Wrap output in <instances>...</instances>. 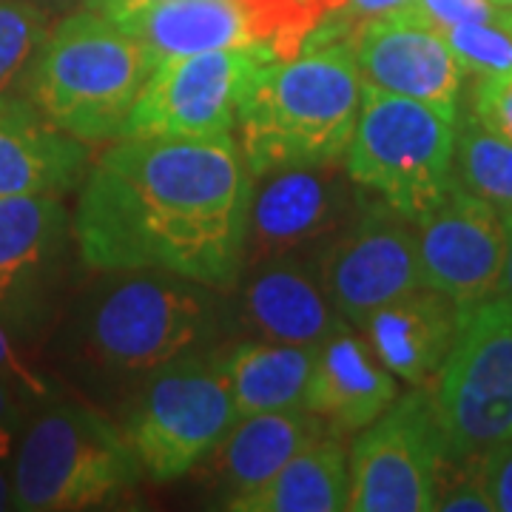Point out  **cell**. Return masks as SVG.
<instances>
[{
  "label": "cell",
  "mask_w": 512,
  "mask_h": 512,
  "mask_svg": "<svg viewBox=\"0 0 512 512\" xmlns=\"http://www.w3.org/2000/svg\"><path fill=\"white\" fill-rule=\"evenodd\" d=\"M254 177L231 137L123 134L86 171L72 234L89 271H165L214 291L245 265Z\"/></svg>",
  "instance_id": "6da1fadb"
},
{
  "label": "cell",
  "mask_w": 512,
  "mask_h": 512,
  "mask_svg": "<svg viewBox=\"0 0 512 512\" xmlns=\"http://www.w3.org/2000/svg\"><path fill=\"white\" fill-rule=\"evenodd\" d=\"M228 316L214 288L165 271H103L72 305L60 348L94 390L143 384L211 342Z\"/></svg>",
  "instance_id": "7a4b0ae2"
},
{
  "label": "cell",
  "mask_w": 512,
  "mask_h": 512,
  "mask_svg": "<svg viewBox=\"0 0 512 512\" xmlns=\"http://www.w3.org/2000/svg\"><path fill=\"white\" fill-rule=\"evenodd\" d=\"M362 109V77L350 43L265 60L239 109V151L262 180L293 165L342 160Z\"/></svg>",
  "instance_id": "3957f363"
},
{
  "label": "cell",
  "mask_w": 512,
  "mask_h": 512,
  "mask_svg": "<svg viewBox=\"0 0 512 512\" xmlns=\"http://www.w3.org/2000/svg\"><path fill=\"white\" fill-rule=\"evenodd\" d=\"M157 66L146 43L92 9L52 23L23 94L86 146L126 134L128 114Z\"/></svg>",
  "instance_id": "277c9868"
},
{
  "label": "cell",
  "mask_w": 512,
  "mask_h": 512,
  "mask_svg": "<svg viewBox=\"0 0 512 512\" xmlns=\"http://www.w3.org/2000/svg\"><path fill=\"white\" fill-rule=\"evenodd\" d=\"M143 476L123 427L89 404L52 399L26 421L15 447L12 510H92Z\"/></svg>",
  "instance_id": "5b68a950"
},
{
  "label": "cell",
  "mask_w": 512,
  "mask_h": 512,
  "mask_svg": "<svg viewBox=\"0 0 512 512\" xmlns=\"http://www.w3.org/2000/svg\"><path fill=\"white\" fill-rule=\"evenodd\" d=\"M456 123V111L362 86L342 163L365 194L416 222L453 185Z\"/></svg>",
  "instance_id": "8992f818"
},
{
  "label": "cell",
  "mask_w": 512,
  "mask_h": 512,
  "mask_svg": "<svg viewBox=\"0 0 512 512\" xmlns=\"http://www.w3.org/2000/svg\"><path fill=\"white\" fill-rule=\"evenodd\" d=\"M237 421L220 353L194 350L140 384L123 430L143 473L174 481L211 456Z\"/></svg>",
  "instance_id": "52a82bcc"
},
{
  "label": "cell",
  "mask_w": 512,
  "mask_h": 512,
  "mask_svg": "<svg viewBox=\"0 0 512 512\" xmlns=\"http://www.w3.org/2000/svg\"><path fill=\"white\" fill-rule=\"evenodd\" d=\"M430 396L450 461L512 439V302L490 296L461 313Z\"/></svg>",
  "instance_id": "ba28073f"
},
{
  "label": "cell",
  "mask_w": 512,
  "mask_h": 512,
  "mask_svg": "<svg viewBox=\"0 0 512 512\" xmlns=\"http://www.w3.org/2000/svg\"><path fill=\"white\" fill-rule=\"evenodd\" d=\"M444 436L433 396L416 387L359 430L348 456L353 512L436 510Z\"/></svg>",
  "instance_id": "9c48e42d"
},
{
  "label": "cell",
  "mask_w": 512,
  "mask_h": 512,
  "mask_svg": "<svg viewBox=\"0 0 512 512\" xmlns=\"http://www.w3.org/2000/svg\"><path fill=\"white\" fill-rule=\"evenodd\" d=\"M342 160L282 168L254 188L242 271L276 259H316L365 208Z\"/></svg>",
  "instance_id": "30bf717a"
},
{
  "label": "cell",
  "mask_w": 512,
  "mask_h": 512,
  "mask_svg": "<svg viewBox=\"0 0 512 512\" xmlns=\"http://www.w3.org/2000/svg\"><path fill=\"white\" fill-rule=\"evenodd\" d=\"M265 60L271 57L256 46L157 60L128 114L126 134L174 140L231 137L248 83Z\"/></svg>",
  "instance_id": "8fae6325"
},
{
  "label": "cell",
  "mask_w": 512,
  "mask_h": 512,
  "mask_svg": "<svg viewBox=\"0 0 512 512\" xmlns=\"http://www.w3.org/2000/svg\"><path fill=\"white\" fill-rule=\"evenodd\" d=\"M72 251L63 197H0V322L23 345L55 319Z\"/></svg>",
  "instance_id": "7c38bea8"
},
{
  "label": "cell",
  "mask_w": 512,
  "mask_h": 512,
  "mask_svg": "<svg viewBox=\"0 0 512 512\" xmlns=\"http://www.w3.org/2000/svg\"><path fill=\"white\" fill-rule=\"evenodd\" d=\"M316 274L339 316L353 328L387 302L424 285L416 222L382 200H367L359 217L316 256Z\"/></svg>",
  "instance_id": "4fadbf2b"
},
{
  "label": "cell",
  "mask_w": 512,
  "mask_h": 512,
  "mask_svg": "<svg viewBox=\"0 0 512 512\" xmlns=\"http://www.w3.org/2000/svg\"><path fill=\"white\" fill-rule=\"evenodd\" d=\"M424 285L458 302L464 311L498 291L507 231L490 202L450 185L416 220Z\"/></svg>",
  "instance_id": "5bb4252c"
},
{
  "label": "cell",
  "mask_w": 512,
  "mask_h": 512,
  "mask_svg": "<svg viewBox=\"0 0 512 512\" xmlns=\"http://www.w3.org/2000/svg\"><path fill=\"white\" fill-rule=\"evenodd\" d=\"M350 46L365 89L458 114L464 69L444 35L421 20L410 3L365 20Z\"/></svg>",
  "instance_id": "9a60e30c"
},
{
  "label": "cell",
  "mask_w": 512,
  "mask_h": 512,
  "mask_svg": "<svg viewBox=\"0 0 512 512\" xmlns=\"http://www.w3.org/2000/svg\"><path fill=\"white\" fill-rule=\"evenodd\" d=\"M248 274L234 319L239 330L259 342L319 348L345 322L333 308L316 274V259H276L242 271Z\"/></svg>",
  "instance_id": "2e32d148"
},
{
  "label": "cell",
  "mask_w": 512,
  "mask_h": 512,
  "mask_svg": "<svg viewBox=\"0 0 512 512\" xmlns=\"http://www.w3.org/2000/svg\"><path fill=\"white\" fill-rule=\"evenodd\" d=\"M89 165V146L26 94L0 97V197H66Z\"/></svg>",
  "instance_id": "e0dca14e"
},
{
  "label": "cell",
  "mask_w": 512,
  "mask_h": 512,
  "mask_svg": "<svg viewBox=\"0 0 512 512\" xmlns=\"http://www.w3.org/2000/svg\"><path fill=\"white\" fill-rule=\"evenodd\" d=\"M464 308L441 291L421 285L387 302L367 319L365 339L393 376L413 387L436 382L456 345Z\"/></svg>",
  "instance_id": "ac0fdd59"
},
{
  "label": "cell",
  "mask_w": 512,
  "mask_h": 512,
  "mask_svg": "<svg viewBox=\"0 0 512 512\" xmlns=\"http://www.w3.org/2000/svg\"><path fill=\"white\" fill-rule=\"evenodd\" d=\"M396 396V376L376 359L353 325L336 330L319 345L305 407L328 424L333 436L359 433L379 419Z\"/></svg>",
  "instance_id": "d6986e66"
},
{
  "label": "cell",
  "mask_w": 512,
  "mask_h": 512,
  "mask_svg": "<svg viewBox=\"0 0 512 512\" xmlns=\"http://www.w3.org/2000/svg\"><path fill=\"white\" fill-rule=\"evenodd\" d=\"M328 433V424L308 407L239 416L231 433L205 458L211 461V470L225 490L222 504L271 481L299 450Z\"/></svg>",
  "instance_id": "ffe728a7"
},
{
  "label": "cell",
  "mask_w": 512,
  "mask_h": 512,
  "mask_svg": "<svg viewBox=\"0 0 512 512\" xmlns=\"http://www.w3.org/2000/svg\"><path fill=\"white\" fill-rule=\"evenodd\" d=\"M319 348L242 339L220 353L239 416L305 407Z\"/></svg>",
  "instance_id": "44dd1931"
},
{
  "label": "cell",
  "mask_w": 512,
  "mask_h": 512,
  "mask_svg": "<svg viewBox=\"0 0 512 512\" xmlns=\"http://www.w3.org/2000/svg\"><path fill=\"white\" fill-rule=\"evenodd\" d=\"M348 453L336 436L308 444L251 493L228 498L222 510L234 512H339L348 510Z\"/></svg>",
  "instance_id": "7402d4cb"
},
{
  "label": "cell",
  "mask_w": 512,
  "mask_h": 512,
  "mask_svg": "<svg viewBox=\"0 0 512 512\" xmlns=\"http://www.w3.org/2000/svg\"><path fill=\"white\" fill-rule=\"evenodd\" d=\"M157 60L251 46L237 0H168L123 26Z\"/></svg>",
  "instance_id": "603a6c76"
},
{
  "label": "cell",
  "mask_w": 512,
  "mask_h": 512,
  "mask_svg": "<svg viewBox=\"0 0 512 512\" xmlns=\"http://www.w3.org/2000/svg\"><path fill=\"white\" fill-rule=\"evenodd\" d=\"M251 46L271 60L308 52L316 32L348 9V0H237Z\"/></svg>",
  "instance_id": "cb8c5ba5"
},
{
  "label": "cell",
  "mask_w": 512,
  "mask_h": 512,
  "mask_svg": "<svg viewBox=\"0 0 512 512\" xmlns=\"http://www.w3.org/2000/svg\"><path fill=\"white\" fill-rule=\"evenodd\" d=\"M453 183L490 202L501 217L512 214V143L473 117L456 123Z\"/></svg>",
  "instance_id": "d4e9b609"
},
{
  "label": "cell",
  "mask_w": 512,
  "mask_h": 512,
  "mask_svg": "<svg viewBox=\"0 0 512 512\" xmlns=\"http://www.w3.org/2000/svg\"><path fill=\"white\" fill-rule=\"evenodd\" d=\"M52 23L35 0H0V97L23 94Z\"/></svg>",
  "instance_id": "484cf974"
},
{
  "label": "cell",
  "mask_w": 512,
  "mask_h": 512,
  "mask_svg": "<svg viewBox=\"0 0 512 512\" xmlns=\"http://www.w3.org/2000/svg\"><path fill=\"white\" fill-rule=\"evenodd\" d=\"M464 72L478 77L512 69V37L498 20L458 23L441 32Z\"/></svg>",
  "instance_id": "4316f807"
},
{
  "label": "cell",
  "mask_w": 512,
  "mask_h": 512,
  "mask_svg": "<svg viewBox=\"0 0 512 512\" xmlns=\"http://www.w3.org/2000/svg\"><path fill=\"white\" fill-rule=\"evenodd\" d=\"M26 348L29 345H23L18 336L0 322V382L9 384L32 407L52 402L57 399L55 384L26 356Z\"/></svg>",
  "instance_id": "83f0119b"
},
{
  "label": "cell",
  "mask_w": 512,
  "mask_h": 512,
  "mask_svg": "<svg viewBox=\"0 0 512 512\" xmlns=\"http://www.w3.org/2000/svg\"><path fill=\"white\" fill-rule=\"evenodd\" d=\"M470 117L478 126L493 131L512 143V69L498 74H484L473 92Z\"/></svg>",
  "instance_id": "f1b7e54d"
},
{
  "label": "cell",
  "mask_w": 512,
  "mask_h": 512,
  "mask_svg": "<svg viewBox=\"0 0 512 512\" xmlns=\"http://www.w3.org/2000/svg\"><path fill=\"white\" fill-rule=\"evenodd\" d=\"M410 9L430 26H436L439 32L458 23L498 20V12H501V6H495L493 0H410Z\"/></svg>",
  "instance_id": "f546056e"
},
{
  "label": "cell",
  "mask_w": 512,
  "mask_h": 512,
  "mask_svg": "<svg viewBox=\"0 0 512 512\" xmlns=\"http://www.w3.org/2000/svg\"><path fill=\"white\" fill-rule=\"evenodd\" d=\"M476 458L487 493L493 498V507L501 512H512V439L495 444Z\"/></svg>",
  "instance_id": "4dcf8cb0"
},
{
  "label": "cell",
  "mask_w": 512,
  "mask_h": 512,
  "mask_svg": "<svg viewBox=\"0 0 512 512\" xmlns=\"http://www.w3.org/2000/svg\"><path fill=\"white\" fill-rule=\"evenodd\" d=\"M32 404L26 402L20 393H15L6 382H0V461L9 458L18 447L23 427L29 421Z\"/></svg>",
  "instance_id": "1f68e13d"
},
{
  "label": "cell",
  "mask_w": 512,
  "mask_h": 512,
  "mask_svg": "<svg viewBox=\"0 0 512 512\" xmlns=\"http://www.w3.org/2000/svg\"><path fill=\"white\" fill-rule=\"evenodd\" d=\"M163 3H168V0H83L86 9L100 12V15H106L120 26L134 23L140 15H146L154 6H163Z\"/></svg>",
  "instance_id": "d6a6232c"
},
{
  "label": "cell",
  "mask_w": 512,
  "mask_h": 512,
  "mask_svg": "<svg viewBox=\"0 0 512 512\" xmlns=\"http://www.w3.org/2000/svg\"><path fill=\"white\" fill-rule=\"evenodd\" d=\"M404 3H410V0H348V18H353L356 26H362L365 20L376 18V15H384V12H393V9H399Z\"/></svg>",
  "instance_id": "836d02e7"
},
{
  "label": "cell",
  "mask_w": 512,
  "mask_h": 512,
  "mask_svg": "<svg viewBox=\"0 0 512 512\" xmlns=\"http://www.w3.org/2000/svg\"><path fill=\"white\" fill-rule=\"evenodd\" d=\"M504 231H507V251H504V268H501V279H498L495 296L512 302V214L504 217Z\"/></svg>",
  "instance_id": "e575fe53"
},
{
  "label": "cell",
  "mask_w": 512,
  "mask_h": 512,
  "mask_svg": "<svg viewBox=\"0 0 512 512\" xmlns=\"http://www.w3.org/2000/svg\"><path fill=\"white\" fill-rule=\"evenodd\" d=\"M35 3H40L52 18L55 15H66V12H74L83 0H35Z\"/></svg>",
  "instance_id": "d590c367"
},
{
  "label": "cell",
  "mask_w": 512,
  "mask_h": 512,
  "mask_svg": "<svg viewBox=\"0 0 512 512\" xmlns=\"http://www.w3.org/2000/svg\"><path fill=\"white\" fill-rule=\"evenodd\" d=\"M0 510H12V481L0 470Z\"/></svg>",
  "instance_id": "8d00e7d4"
},
{
  "label": "cell",
  "mask_w": 512,
  "mask_h": 512,
  "mask_svg": "<svg viewBox=\"0 0 512 512\" xmlns=\"http://www.w3.org/2000/svg\"><path fill=\"white\" fill-rule=\"evenodd\" d=\"M498 23L507 29V35L512 37V6H504L501 12H498Z\"/></svg>",
  "instance_id": "74e56055"
},
{
  "label": "cell",
  "mask_w": 512,
  "mask_h": 512,
  "mask_svg": "<svg viewBox=\"0 0 512 512\" xmlns=\"http://www.w3.org/2000/svg\"><path fill=\"white\" fill-rule=\"evenodd\" d=\"M495 6H512V0H493Z\"/></svg>",
  "instance_id": "f35d334b"
}]
</instances>
